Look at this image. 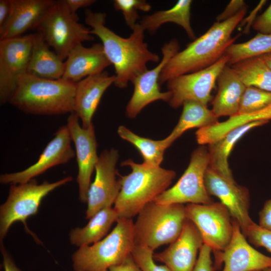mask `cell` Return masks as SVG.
Masks as SVG:
<instances>
[{
	"label": "cell",
	"mask_w": 271,
	"mask_h": 271,
	"mask_svg": "<svg viewBox=\"0 0 271 271\" xmlns=\"http://www.w3.org/2000/svg\"><path fill=\"white\" fill-rule=\"evenodd\" d=\"M106 15L85 11V22L92 29L90 33L101 41L105 54L115 69L114 84L124 88L140 74L148 69L149 62H158L159 56L148 48L144 41L145 30L138 23L128 38H123L105 26Z\"/></svg>",
	"instance_id": "cell-1"
},
{
	"label": "cell",
	"mask_w": 271,
	"mask_h": 271,
	"mask_svg": "<svg viewBox=\"0 0 271 271\" xmlns=\"http://www.w3.org/2000/svg\"><path fill=\"white\" fill-rule=\"evenodd\" d=\"M246 13V10H243L228 20L215 22L205 33L179 51L163 69L160 84L176 76L203 69L216 62L237 39L238 36L232 38L231 35Z\"/></svg>",
	"instance_id": "cell-2"
},
{
	"label": "cell",
	"mask_w": 271,
	"mask_h": 271,
	"mask_svg": "<svg viewBox=\"0 0 271 271\" xmlns=\"http://www.w3.org/2000/svg\"><path fill=\"white\" fill-rule=\"evenodd\" d=\"M76 83L62 78L45 79L26 73L18 81L9 103L28 114L42 115L73 113Z\"/></svg>",
	"instance_id": "cell-3"
},
{
	"label": "cell",
	"mask_w": 271,
	"mask_h": 271,
	"mask_svg": "<svg viewBox=\"0 0 271 271\" xmlns=\"http://www.w3.org/2000/svg\"><path fill=\"white\" fill-rule=\"evenodd\" d=\"M131 170L120 178L121 188L114 204L119 218L132 219L148 203L167 190L176 176V172L161 167L138 164L131 159L121 163Z\"/></svg>",
	"instance_id": "cell-4"
},
{
	"label": "cell",
	"mask_w": 271,
	"mask_h": 271,
	"mask_svg": "<svg viewBox=\"0 0 271 271\" xmlns=\"http://www.w3.org/2000/svg\"><path fill=\"white\" fill-rule=\"evenodd\" d=\"M134 246L132 219L119 218L113 230L102 239L79 247L73 254V271H109L131 255Z\"/></svg>",
	"instance_id": "cell-5"
},
{
	"label": "cell",
	"mask_w": 271,
	"mask_h": 271,
	"mask_svg": "<svg viewBox=\"0 0 271 271\" xmlns=\"http://www.w3.org/2000/svg\"><path fill=\"white\" fill-rule=\"evenodd\" d=\"M187 219L184 204L148 203L134 223L135 245L154 251L163 245L172 243L180 235Z\"/></svg>",
	"instance_id": "cell-6"
},
{
	"label": "cell",
	"mask_w": 271,
	"mask_h": 271,
	"mask_svg": "<svg viewBox=\"0 0 271 271\" xmlns=\"http://www.w3.org/2000/svg\"><path fill=\"white\" fill-rule=\"evenodd\" d=\"M54 52L64 60L77 45L93 41L90 29L79 22L62 0L55 1L36 29Z\"/></svg>",
	"instance_id": "cell-7"
},
{
	"label": "cell",
	"mask_w": 271,
	"mask_h": 271,
	"mask_svg": "<svg viewBox=\"0 0 271 271\" xmlns=\"http://www.w3.org/2000/svg\"><path fill=\"white\" fill-rule=\"evenodd\" d=\"M72 179L68 176L54 182L45 181L39 184L34 179L26 183L11 184L8 197L0 207L1 240L14 222L21 221L26 225L27 219L37 213L46 196Z\"/></svg>",
	"instance_id": "cell-8"
},
{
	"label": "cell",
	"mask_w": 271,
	"mask_h": 271,
	"mask_svg": "<svg viewBox=\"0 0 271 271\" xmlns=\"http://www.w3.org/2000/svg\"><path fill=\"white\" fill-rule=\"evenodd\" d=\"M209 162L208 148L200 145L192 152L188 166L177 183L154 201L166 205L213 202L205 185V175Z\"/></svg>",
	"instance_id": "cell-9"
},
{
	"label": "cell",
	"mask_w": 271,
	"mask_h": 271,
	"mask_svg": "<svg viewBox=\"0 0 271 271\" xmlns=\"http://www.w3.org/2000/svg\"><path fill=\"white\" fill-rule=\"evenodd\" d=\"M187 218L197 228L203 244L215 253L223 251L233 235L232 217L222 203L192 204L185 206Z\"/></svg>",
	"instance_id": "cell-10"
},
{
	"label": "cell",
	"mask_w": 271,
	"mask_h": 271,
	"mask_svg": "<svg viewBox=\"0 0 271 271\" xmlns=\"http://www.w3.org/2000/svg\"><path fill=\"white\" fill-rule=\"evenodd\" d=\"M228 58L224 55L213 65L194 72L179 75L167 82L171 93L170 106L177 108L187 100H195L207 106L212 99L211 91L223 68L228 65Z\"/></svg>",
	"instance_id": "cell-11"
},
{
	"label": "cell",
	"mask_w": 271,
	"mask_h": 271,
	"mask_svg": "<svg viewBox=\"0 0 271 271\" xmlns=\"http://www.w3.org/2000/svg\"><path fill=\"white\" fill-rule=\"evenodd\" d=\"M33 34L0 40V102H9L20 77L27 73Z\"/></svg>",
	"instance_id": "cell-12"
},
{
	"label": "cell",
	"mask_w": 271,
	"mask_h": 271,
	"mask_svg": "<svg viewBox=\"0 0 271 271\" xmlns=\"http://www.w3.org/2000/svg\"><path fill=\"white\" fill-rule=\"evenodd\" d=\"M118 158V152L113 148L103 151L99 156L95 179L88 192L86 218L114 204L121 188L116 168Z\"/></svg>",
	"instance_id": "cell-13"
},
{
	"label": "cell",
	"mask_w": 271,
	"mask_h": 271,
	"mask_svg": "<svg viewBox=\"0 0 271 271\" xmlns=\"http://www.w3.org/2000/svg\"><path fill=\"white\" fill-rule=\"evenodd\" d=\"M180 50L178 41L173 39L164 44L161 49L162 58L154 68L146 70L133 81V92L125 109V114L130 118H135L147 105L157 100L169 101V91L162 92L159 79L161 74L170 60Z\"/></svg>",
	"instance_id": "cell-14"
},
{
	"label": "cell",
	"mask_w": 271,
	"mask_h": 271,
	"mask_svg": "<svg viewBox=\"0 0 271 271\" xmlns=\"http://www.w3.org/2000/svg\"><path fill=\"white\" fill-rule=\"evenodd\" d=\"M79 119L75 113H70L66 126L75 148L79 197L81 202L85 203L91 184V177L99 156L97 154V144L93 123L85 128L80 126Z\"/></svg>",
	"instance_id": "cell-15"
},
{
	"label": "cell",
	"mask_w": 271,
	"mask_h": 271,
	"mask_svg": "<svg viewBox=\"0 0 271 271\" xmlns=\"http://www.w3.org/2000/svg\"><path fill=\"white\" fill-rule=\"evenodd\" d=\"M205 185L208 194L218 198L226 206L232 218L239 224L245 236L253 222L249 214L250 195L248 189L208 167L205 175Z\"/></svg>",
	"instance_id": "cell-16"
},
{
	"label": "cell",
	"mask_w": 271,
	"mask_h": 271,
	"mask_svg": "<svg viewBox=\"0 0 271 271\" xmlns=\"http://www.w3.org/2000/svg\"><path fill=\"white\" fill-rule=\"evenodd\" d=\"M71 142L67 126H61L46 146L37 162L23 171L1 175V183L13 184L26 183L53 167L67 163L75 156V152L71 146Z\"/></svg>",
	"instance_id": "cell-17"
},
{
	"label": "cell",
	"mask_w": 271,
	"mask_h": 271,
	"mask_svg": "<svg viewBox=\"0 0 271 271\" xmlns=\"http://www.w3.org/2000/svg\"><path fill=\"white\" fill-rule=\"evenodd\" d=\"M231 239L222 251L216 252L217 260L224 263L222 271H254L271 267V257L257 251L248 242L238 222L232 218Z\"/></svg>",
	"instance_id": "cell-18"
},
{
	"label": "cell",
	"mask_w": 271,
	"mask_h": 271,
	"mask_svg": "<svg viewBox=\"0 0 271 271\" xmlns=\"http://www.w3.org/2000/svg\"><path fill=\"white\" fill-rule=\"evenodd\" d=\"M203 244L197 228L187 219L179 237L163 251L154 253L153 258L171 271H193Z\"/></svg>",
	"instance_id": "cell-19"
},
{
	"label": "cell",
	"mask_w": 271,
	"mask_h": 271,
	"mask_svg": "<svg viewBox=\"0 0 271 271\" xmlns=\"http://www.w3.org/2000/svg\"><path fill=\"white\" fill-rule=\"evenodd\" d=\"M115 76L103 72L89 76L76 83L74 110L81 119L82 127L92 124V118L104 92L114 84Z\"/></svg>",
	"instance_id": "cell-20"
},
{
	"label": "cell",
	"mask_w": 271,
	"mask_h": 271,
	"mask_svg": "<svg viewBox=\"0 0 271 271\" xmlns=\"http://www.w3.org/2000/svg\"><path fill=\"white\" fill-rule=\"evenodd\" d=\"M66 59L61 78L74 83L101 73L111 65L100 43L94 44L88 48L80 44L71 50Z\"/></svg>",
	"instance_id": "cell-21"
},
{
	"label": "cell",
	"mask_w": 271,
	"mask_h": 271,
	"mask_svg": "<svg viewBox=\"0 0 271 271\" xmlns=\"http://www.w3.org/2000/svg\"><path fill=\"white\" fill-rule=\"evenodd\" d=\"M55 1L13 0L12 15L0 28V40L20 37L28 30L36 29Z\"/></svg>",
	"instance_id": "cell-22"
},
{
	"label": "cell",
	"mask_w": 271,
	"mask_h": 271,
	"mask_svg": "<svg viewBox=\"0 0 271 271\" xmlns=\"http://www.w3.org/2000/svg\"><path fill=\"white\" fill-rule=\"evenodd\" d=\"M216 82L218 89L212 102L213 113L217 118L236 115L246 86L228 65L221 70Z\"/></svg>",
	"instance_id": "cell-23"
},
{
	"label": "cell",
	"mask_w": 271,
	"mask_h": 271,
	"mask_svg": "<svg viewBox=\"0 0 271 271\" xmlns=\"http://www.w3.org/2000/svg\"><path fill=\"white\" fill-rule=\"evenodd\" d=\"M49 47L39 33L33 34V46L27 73L48 79L56 80L62 77L65 62Z\"/></svg>",
	"instance_id": "cell-24"
},
{
	"label": "cell",
	"mask_w": 271,
	"mask_h": 271,
	"mask_svg": "<svg viewBox=\"0 0 271 271\" xmlns=\"http://www.w3.org/2000/svg\"><path fill=\"white\" fill-rule=\"evenodd\" d=\"M269 121L251 122L235 128L220 139L208 144L209 167L229 179H234L228 164L230 153L236 142L250 129Z\"/></svg>",
	"instance_id": "cell-25"
},
{
	"label": "cell",
	"mask_w": 271,
	"mask_h": 271,
	"mask_svg": "<svg viewBox=\"0 0 271 271\" xmlns=\"http://www.w3.org/2000/svg\"><path fill=\"white\" fill-rule=\"evenodd\" d=\"M119 217L112 207H107L94 214L82 228H76L69 233L70 243L79 247L89 245L102 239Z\"/></svg>",
	"instance_id": "cell-26"
},
{
	"label": "cell",
	"mask_w": 271,
	"mask_h": 271,
	"mask_svg": "<svg viewBox=\"0 0 271 271\" xmlns=\"http://www.w3.org/2000/svg\"><path fill=\"white\" fill-rule=\"evenodd\" d=\"M191 0H179L171 8L157 11L142 18L140 24L145 31L154 34L163 24L173 23L181 26L189 38L196 39L190 22Z\"/></svg>",
	"instance_id": "cell-27"
},
{
	"label": "cell",
	"mask_w": 271,
	"mask_h": 271,
	"mask_svg": "<svg viewBox=\"0 0 271 271\" xmlns=\"http://www.w3.org/2000/svg\"><path fill=\"white\" fill-rule=\"evenodd\" d=\"M178 122L166 138L171 144L186 130L195 127L199 129L218 122L217 118L207 106L195 100H187Z\"/></svg>",
	"instance_id": "cell-28"
},
{
	"label": "cell",
	"mask_w": 271,
	"mask_h": 271,
	"mask_svg": "<svg viewBox=\"0 0 271 271\" xmlns=\"http://www.w3.org/2000/svg\"><path fill=\"white\" fill-rule=\"evenodd\" d=\"M230 66L245 86L271 93V69L260 56L242 60Z\"/></svg>",
	"instance_id": "cell-29"
},
{
	"label": "cell",
	"mask_w": 271,
	"mask_h": 271,
	"mask_svg": "<svg viewBox=\"0 0 271 271\" xmlns=\"http://www.w3.org/2000/svg\"><path fill=\"white\" fill-rule=\"evenodd\" d=\"M117 131L122 139L132 144L138 149L144 159L143 163L150 166L160 167L165 151L171 145L166 138L155 141L142 137L124 125L119 126Z\"/></svg>",
	"instance_id": "cell-30"
},
{
	"label": "cell",
	"mask_w": 271,
	"mask_h": 271,
	"mask_svg": "<svg viewBox=\"0 0 271 271\" xmlns=\"http://www.w3.org/2000/svg\"><path fill=\"white\" fill-rule=\"evenodd\" d=\"M271 53V34L259 33L247 41L233 43L225 50L228 65L242 60Z\"/></svg>",
	"instance_id": "cell-31"
},
{
	"label": "cell",
	"mask_w": 271,
	"mask_h": 271,
	"mask_svg": "<svg viewBox=\"0 0 271 271\" xmlns=\"http://www.w3.org/2000/svg\"><path fill=\"white\" fill-rule=\"evenodd\" d=\"M271 104V93L253 86H246L237 114H245L261 110Z\"/></svg>",
	"instance_id": "cell-32"
},
{
	"label": "cell",
	"mask_w": 271,
	"mask_h": 271,
	"mask_svg": "<svg viewBox=\"0 0 271 271\" xmlns=\"http://www.w3.org/2000/svg\"><path fill=\"white\" fill-rule=\"evenodd\" d=\"M113 6L122 13L126 25L131 29L140 18L138 11L147 12L151 9V6L145 0H115Z\"/></svg>",
	"instance_id": "cell-33"
},
{
	"label": "cell",
	"mask_w": 271,
	"mask_h": 271,
	"mask_svg": "<svg viewBox=\"0 0 271 271\" xmlns=\"http://www.w3.org/2000/svg\"><path fill=\"white\" fill-rule=\"evenodd\" d=\"M154 253L148 248L135 245L131 254L142 271H171L165 265H158L155 263Z\"/></svg>",
	"instance_id": "cell-34"
},
{
	"label": "cell",
	"mask_w": 271,
	"mask_h": 271,
	"mask_svg": "<svg viewBox=\"0 0 271 271\" xmlns=\"http://www.w3.org/2000/svg\"><path fill=\"white\" fill-rule=\"evenodd\" d=\"M245 237L256 247H263L271 253V230L260 227L253 222L248 228Z\"/></svg>",
	"instance_id": "cell-35"
},
{
	"label": "cell",
	"mask_w": 271,
	"mask_h": 271,
	"mask_svg": "<svg viewBox=\"0 0 271 271\" xmlns=\"http://www.w3.org/2000/svg\"><path fill=\"white\" fill-rule=\"evenodd\" d=\"M212 251L209 247L204 244H203L193 271H212L213 265L211 257Z\"/></svg>",
	"instance_id": "cell-36"
},
{
	"label": "cell",
	"mask_w": 271,
	"mask_h": 271,
	"mask_svg": "<svg viewBox=\"0 0 271 271\" xmlns=\"http://www.w3.org/2000/svg\"><path fill=\"white\" fill-rule=\"evenodd\" d=\"M252 28L259 33L271 34V4L261 15L254 19Z\"/></svg>",
	"instance_id": "cell-37"
},
{
	"label": "cell",
	"mask_w": 271,
	"mask_h": 271,
	"mask_svg": "<svg viewBox=\"0 0 271 271\" xmlns=\"http://www.w3.org/2000/svg\"><path fill=\"white\" fill-rule=\"evenodd\" d=\"M247 5L242 0H232L227 5L223 11L219 14L216 22H221L233 17L243 10H246Z\"/></svg>",
	"instance_id": "cell-38"
},
{
	"label": "cell",
	"mask_w": 271,
	"mask_h": 271,
	"mask_svg": "<svg viewBox=\"0 0 271 271\" xmlns=\"http://www.w3.org/2000/svg\"><path fill=\"white\" fill-rule=\"evenodd\" d=\"M271 119V104L259 111L249 114H243L242 120L244 123H249L256 121Z\"/></svg>",
	"instance_id": "cell-39"
},
{
	"label": "cell",
	"mask_w": 271,
	"mask_h": 271,
	"mask_svg": "<svg viewBox=\"0 0 271 271\" xmlns=\"http://www.w3.org/2000/svg\"><path fill=\"white\" fill-rule=\"evenodd\" d=\"M258 225L262 228L271 230V199L265 201L260 211Z\"/></svg>",
	"instance_id": "cell-40"
},
{
	"label": "cell",
	"mask_w": 271,
	"mask_h": 271,
	"mask_svg": "<svg viewBox=\"0 0 271 271\" xmlns=\"http://www.w3.org/2000/svg\"><path fill=\"white\" fill-rule=\"evenodd\" d=\"M13 10V0H0V28L11 17Z\"/></svg>",
	"instance_id": "cell-41"
},
{
	"label": "cell",
	"mask_w": 271,
	"mask_h": 271,
	"mask_svg": "<svg viewBox=\"0 0 271 271\" xmlns=\"http://www.w3.org/2000/svg\"><path fill=\"white\" fill-rule=\"evenodd\" d=\"M109 271H142V270L131 254L121 263L111 266Z\"/></svg>",
	"instance_id": "cell-42"
},
{
	"label": "cell",
	"mask_w": 271,
	"mask_h": 271,
	"mask_svg": "<svg viewBox=\"0 0 271 271\" xmlns=\"http://www.w3.org/2000/svg\"><path fill=\"white\" fill-rule=\"evenodd\" d=\"M68 9L72 13L76 14L78 9L89 7L94 4V0H62Z\"/></svg>",
	"instance_id": "cell-43"
},
{
	"label": "cell",
	"mask_w": 271,
	"mask_h": 271,
	"mask_svg": "<svg viewBox=\"0 0 271 271\" xmlns=\"http://www.w3.org/2000/svg\"><path fill=\"white\" fill-rule=\"evenodd\" d=\"M1 250L3 256L4 271H22L15 263L13 259L1 241Z\"/></svg>",
	"instance_id": "cell-44"
},
{
	"label": "cell",
	"mask_w": 271,
	"mask_h": 271,
	"mask_svg": "<svg viewBox=\"0 0 271 271\" xmlns=\"http://www.w3.org/2000/svg\"><path fill=\"white\" fill-rule=\"evenodd\" d=\"M260 57L271 69V53L263 55Z\"/></svg>",
	"instance_id": "cell-45"
},
{
	"label": "cell",
	"mask_w": 271,
	"mask_h": 271,
	"mask_svg": "<svg viewBox=\"0 0 271 271\" xmlns=\"http://www.w3.org/2000/svg\"><path fill=\"white\" fill-rule=\"evenodd\" d=\"M262 271H271V267L266 268L263 269Z\"/></svg>",
	"instance_id": "cell-46"
},
{
	"label": "cell",
	"mask_w": 271,
	"mask_h": 271,
	"mask_svg": "<svg viewBox=\"0 0 271 271\" xmlns=\"http://www.w3.org/2000/svg\"><path fill=\"white\" fill-rule=\"evenodd\" d=\"M262 270H254V271H262Z\"/></svg>",
	"instance_id": "cell-47"
}]
</instances>
